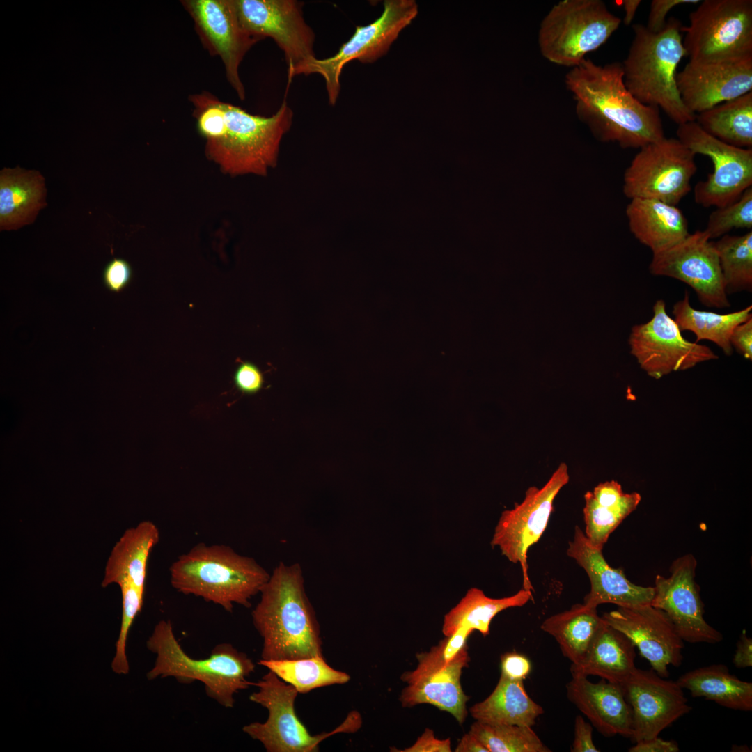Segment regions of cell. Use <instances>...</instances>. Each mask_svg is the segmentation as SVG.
Listing matches in <instances>:
<instances>
[{"label":"cell","mask_w":752,"mask_h":752,"mask_svg":"<svg viewBox=\"0 0 752 752\" xmlns=\"http://www.w3.org/2000/svg\"><path fill=\"white\" fill-rule=\"evenodd\" d=\"M635 743L629 748V752H677L680 749L675 742L664 740L658 736Z\"/></svg>","instance_id":"7dc6e473"},{"label":"cell","mask_w":752,"mask_h":752,"mask_svg":"<svg viewBox=\"0 0 752 752\" xmlns=\"http://www.w3.org/2000/svg\"><path fill=\"white\" fill-rule=\"evenodd\" d=\"M640 0H624L622 1V4L625 10V16L623 18V22L626 26H629L634 19L636 12L641 4Z\"/></svg>","instance_id":"f907efd6"},{"label":"cell","mask_w":752,"mask_h":752,"mask_svg":"<svg viewBox=\"0 0 752 752\" xmlns=\"http://www.w3.org/2000/svg\"><path fill=\"white\" fill-rule=\"evenodd\" d=\"M476 721L492 723L532 727L543 708L528 695L523 680L501 675L491 694L470 707Z\"/></svg>","instance_id":"f546056e"},{"label":"cell","mask_w":752,"mask_h":752,"mask_svg":"<svg viewBox=\"0 0 752 752\" xmlns=\"http://www.w3.org/2000/svg\"><path fill=\"white\" fill-rule=\"evenodd\" d=\"M650 272L677 279L689 285L707 307L730 306L726 293L714 242L704 230L689 234L675 245L652 254Z\"/></svg>","instance_id":"2e32d148"},{"label":"cell","mask_w":752,"mask_h":752,"mask_svg":"<svg viewBox=\"0 0 752 752\" xmlns=\"http://www.w3.org/2000/svg\"><path fill=\"white\" fill-rule=\"evenodd\" d=\"M733 662L739 668L752 666V639L746 636L745 632H742L737 643Z\"/></svg>","instance_id":"c3c4849f"},{"label":"cell","mask_w":752,"mask_h":752,"mask_svg":"<svg viewBox=\"0 0 752 752\" xmlns=\"http://www.w3.org/2000/svg\"><path fill=\"white\" fill-rule=\"evenodd\" d=\"M625 212L631 233L652 254L675 245L689 234L688 221L677 205L635 198L630 199Z\"/></svg>","instance_id":"d4e9b609"},{"label":"cell","mask_w":752,"mask_h":752,"mask_svg":"<svg viewBox=\"0 0 752 752\" xmlns=\"http://www.w3.org/2000/svg\"><path fill=\"white\" fill-rule=\"evenodd\" d=\"M714 243L726 293L752 290V230L725 235Z\"/></svg>","instance_id":"8d00e7d4"},{"label":"cell","mask_w":752,"mask_h":752,"mask_svg":"<svg viewBox=\"0 0 752 752\" xmlns=\"http://www.w3.org/2000/svg\"><path fill=\"white\" fill-rule=\"evenodd\" d=\"M696 122L723 142L752 148V91L697 113Z\"/></svg>","instance_id":"e575fe53"},{"label":"cell","mask_w":752,"mask_h":752,"mask_svg":"<svg viewBox=\"0 0 752 752\" xmlns=\"http://www.w3.org/2000/svg\"><path fill=\"white\" fill-rule=\"evenodd\" d=\"M565 83L577 117L597 140L640 149L665 136L659 109L630 93L621 63L600 65L585 58L566 74Z\"/></svg>","instance_id":"6da1fadb"},{"label":"cell","mask_w":752,"mask_h":752,"mask_svg":"<svg viewBox=\"0 0 752 752\" xmlns=\"http://www.w3.org/2000/svg\"><path fill=\"white\" fill-rule=\"evenodd\" d=\"M695 155L677 138L664 136L643 146L625 171L624 194L677 205L691 190Z\"/></svg>","instance_id":"30bf717a"},{"label":"cell","mask_w":752,"mask_h":752,"mask_svg":"<svg viewBox=\"0 0 752 752\" xmlns=\"http://www.w3.org/2000/svg\"><path fill=\"white\" fill-rule=\"evenodd\" d=\"M751 310V305L727 314L697 310L691 306L686 291L684 298L674 304L672 313L681 331H690L696 335V343L702 340L712 341L730 356L733 352L730 343L732 331L736 326L752 318Z\"/></svg>","instance_id":"836d02e7"},{"label":"cell","mask_w":752,"mask_h":752,"mask_svg":"<svg viewBox=\"0 0 752 752\" xmlns=\"http://www.w3.org/2000/svg\"><path fill=\"white\" fill-rule=\"evenodd\" d=\"M567 696L604 736L632 735V712L621 685L603 680L593 683L584 676H572Z\"/></svg>","instance_id":"cb8c5ba5"},{"label":"cell","mask_w":752,"mask_h":752,"mask_svg":"<svg viewBox=\"0 0 752 752\" xmlns=\"http://www.w3.org/2000/svg\"><path fill=\"white\" fill-rule=\"evenodd\" d=\"M233 382L237 389L244 394L257 393L263 387L264 377L259 368L252 362L244 361L236 368Z\"/></svg>","instance_id":"60d3db41"},{"label":"cell","mask_w":752,"mask_h":752,"mask_svg":"<svg viewBox=\"0 0 752 752\" xmlns=\"http://www.w3.org/2000/svg\"><path fill=\"white\" fill-rule=\"evenodd\" d=\"M159 537L157 526L148 520L127 529L108 558L102 586L126 584L144 592L149 555Z\"/></svg>","instance_id":"484cf974"},{"label":"cell","mask_w":752,"mask_h":752,"mask_svg":"<svg viewBox=\"0 0 752 752\" xmlns=\"http://www.w3.org/2000/svg\"><path fill=\"white\" fill-rule=\"evenodd\" d=\"M533 600V591L521 589L515 594L502 598L487 597L482 590L470 588L458 604L444 616L442 632L445 636L458 628L478 631L483 636L489 634L492 619L501 611L525 605Z\"/></svg>","instance_id":"1f68e13d"},{"label":"cell","mask_w":752,"mask_h":752,"mask_svg":"<svg viewBox=\"0 0 752 752\" xmlns=\"http://www.w3.org/2000/svg\"><path fill=\"white\" fill-rule=\"evenodd\" d=\"M730 343L745 359H752V318L734 328Z\"/></svg>","instance_id":"bcb514c9"},{"label":"cell","mask_w":752,"mask_h":752,"mask_svg":"<svg viewBox=\"0 0 752 752\" xmlns=\"http://www.w3.org/2000/svg\"><path fill=\"white\" fill-rule=\"evenodd\" d=\"M682 26L673 17L655 33L642 24H632L634 38L622 63L630 93L643 104L661 109L677 125L696 120V114L681 100L676 82L677 66L686 56Z\"/></svg>","instance_id":"277c9868"},{"label":"cell","mask_w":752,"mask_h":752,"mask_svg":"<svg viewBox=\"0 0 752 752\" xmlns=\"http://www.w3.org/2000/svg\"><path fill=\"white\" fill-rule=\"evenodd\" d=\"M602 620L624 634L638 648L652 669L662 677L668 676V666L681 665L683 640L661 609L651 604L618 606L606 612Z\"/></svg>","instance_id":"44dd1931"},{"label":"cell","mask_w":752,"mask_h":752,"mask_svg":"<svg viewBox=\"0 0 752 752\" xmlns=\"http://www.w3.org/2000/svg\"><path fill=\"white\" fill-rule=\"evenodd\" d=\"M293 111L285 100L271 116L248 113L217 98L203 118L199 134L205 155L233 176H265L277 165L280 144L290 130Z\"/></svg>","instance_id":"7a4b0ae2"},{"label":"cell","mask_w":752,"mask_h":752,"mask_svg":"<svg viewBox=\"0 0 752 752\" xmlns=\"http://www.w3.org/2000/svg\"><path fill=\"white\" fill-rule=\"evenodd\" d=\"M181 3L192 18L204 48L221 58L227 81L244 100L246 92L240 65L250 49L263 39L242 26L233 0H183Z\"/></svg>","instance_id":"e0dca14e"},{"label":"cell","mask_w":752,"mask_h":752,"mask_svg":"<svg viewBox=\"0 0 752 752\" xmlns=\"http://www.w3.org/2000/svg\"><path fill=\"white\" fill-rule=\"evenodd\" d=\"M242 26L251 35L271 38L283 51L291 80L315 59V33L297 0H233Z\"/></svg>","instance_id":"5bb4252c"},{"label":"cell","mask_w":752,"mask_h":752,"mask_svg":"<svg viewBox=\"0 0 752 752\" xmlns=\"http://www.w3.org/2000/svg\"><path fill=\"white\" fill-rule=\"evenodd\" d=\"M255 686L258 690L249 700L266 708L268 717L265 722L244 726L242 730L260 742L267 752L318 751L320 743L326 738L338 733H354L361 726V714L352 711L334 730L313 735L296 714L295 702L299 693L294 687L270 671Z\"/></svg>","instance_id":"ba28073f"},{"label":"cell","mask_w":752,"mask_h":752,"mask_svg":"<svg viewBox=\"0 0 752 752\" xmlns=\"http://www.w3.org/2000/svg\"><path fill=\"white\" fill-rule=\"evenodd\" d=\"M418 6L414 0H386L381 15L366 26H357L350 39L332 56L308 63L299 75H320L325 83L329 104L334 106L340 91V75L349 62L371 63L385 55L400 32L414 19Z\"/></svg>","instance_id":"8fae6325"},{"label":"cell","mask_w":752,"mask_h":752,"mask_svg":"<svg viewBox=\"0 0 752 752\" xmlns=\"http://www.w3.org/2000/svg\"><path fill=\"white\" fill-rule=\"evenodd\" d=\"M681 332L668 315L664 301L658 299L650 320L632 328L631 354L640 367L657 379L718 358L709 347L686 340Z\"/></svg>","instance_id":"9a60e30c"},{"label":"cell","mask_w":752,"mask_h":752,"mask_svg":"<svg viewBox=\"0 0 752 752\" xmlns=\"http://www.w3.org/2000/svg\"><path fill=\"white\" fill-rule=\"evenodd\" d=\"M132 269L125 259L114 258L104 267L102 281L104 286L111 292L118 293L130 283Z\"/></svg>","instance_id":"ab89813d"},{"label":"cell","mask_w":752,"mask_h":752,"mask_svg":"<svg viewBox=\"0 0 752 752\" xmlns=\"http://www.w3.org/2000/svg\"><path fill=\"white\" fill-rule=\"evenodd\" d=\"M676 82L684 104L696 115L752 91V56L730 62L689 61L677 73Z\"/></svg>","instance_id":"7402d4cb"},{"label":"cell","mask_w":752,"mask_h":752,"mask_svg":"<svg viewBox=\"0 0 752 752\" xmlns=\"http://www.w3.org/2000/svg\"><path fill=\"white\" fill-rule=\"evenodd\" d=\"M677 139L695 155L707 156L713 171L694 187L695 202L703 207H720L737 201L752 185V148L723 142L704 131L695 121L679 125Z\"/></svg>","instance_id":"7c38bea8"},{"label":"cell","mask_w":752,"mask_h":752,"mask_svg":"<svg viewBox=\"0 0 752 752\" xmlns=\"http://www.w3.org/2000/svg\"><path fill=\"white\" fill-rule=\"evenodd\" d=\"M621 19L601 0H563L541 22L538 45L551 63L574 67L604 44Z\"/></svg>","instance_id":"52a82bcc"},{"label":"cell","mask_w":752,"mask_h":752,"mask_svg":"<svg viewBox=\"0 0 752 752\" xmlns=\"http://www.w3.org/2000/svg\"><path fill=\"white\" fill-rule=\"evenodd\" d=\"M567 554L587 573L590 590L583 603L597 608L602 604L635 607L650 604L653 586L644 587L632 583L622 570L611 567L606 561L602 550L593 547L583 531L576 526L573 538L568 543Z\"/></svg>","instance_id":"603a6c76"},{"label":"cell","mask_w":752,"mask_h":752,"mask_svg":"<svg viewBox=\"0 0 752 752\" xmlns=\"http://www.w3.org/2000/svg\"><path fill=\"white\" fill-rule=\"evenodd\" d=\"M258 664L294 687L299 694H307L319 687L345 684L350 680L347 673L331 667L324 657L290 660L260 659Z\"/></svg>","instance_id":"d590c367"},{"label":"cell","mask_w":752,"mask_h":752,"mask_svg":"<svg viewBox=\"0 0 752 752\" xmlns=\"http://www.w3.org/2000/svg\"><path fill=\"white\" fill-rule=\"evenodd\" d=\"M400 752H451V739H440L434 736L432 730L425 728L413 745L403 750L395 749Z\"/></svg>","instance_id":"ee69618b"},{"label":"cell","mask_w":752,"mask_h":752,"mask_svg":"<svg viewBox=\"0 0 752 752\" xmlns=\"http://www.w3.org/2000/svg\"><path fill=\"white\" fill-rule=\"evenodd\" d=\"M572 752H598L593 740V727L586 722L582 716L575 718L574 739L572 744Z\"/></svg>","instance_id":"f6af8a7d"},{"label":"cell","mask_w":752,"mask_h":752,"mask_svg":"<svg viewBox=\"0 0 752 752\" xmlns=\"http://www.w3.org/2000/svg\"><path fill=\"white\" fill-rule=\"evenodd\" d=\"M416 656V668L405 672L400 677L407 684L399 698L402 706L430 704L448 712L462 724L469 697L462 689L460 677L470 660L468 649L451 660L444 658L437 645Z\"/></svg>","instance_id":"ac0fdd59"},{"label":"cell","mask_w":752,"mask_h":752,"mask_svg":"<svg viewBox=\"0 0 752 752\" xmlns=\"http://www.w3.org/2000/svg\"><path fill=\"white\" fill-rule=\"evenodd\" d=\"M260 594L251 616L263 639L261 659L324 657L320 626L300 564L279 563Z\"/></svg>","instance_id":"3957f363"},{"label":"cell","mask_w":752,"mask_h":752,"mask_svg":"<svg viewBox=\"0 0 752 752\" xmlns=\"http://www.w3.org/2000/svg\"><path fill=\"white\" fill-rule=\"evenodd\" d=\"M602 622L597 608L576 604L547 618L540 628L556 639L563 655L576 665L583 660Z\"/></svg>","instance_id":"d6a6232c"},{"label":"cell","mask_w":752,"mask_h":752,"mask_svg":"<svg viewBox=\"0 0 752 752\" xmlns=\"http://www.w3.org/2000/svg\"><path fill=\"white\" fill-rule=\"evenodd\" d=\"M173 588L199 597L231 612L235 604L249 608L270 574L254 558L226 545L201 542L180 555L170 567Z\"/></svg>","instance_id":"5b68a950"},{"label":"cell","mask_w":752,"mask_h":752,"mask_svg":"<svg viewBox=\"0 0 752 752\" xmlns=\"http://www.w3.org/2000/svg\"><path fill=\"white\" fill-rule=\"evenodd\" d=\"M752 228V187L746 189L735 202L716 207L709 215L705 230L710 238L727 235L735 228Z\"/></svg>","instance_id":"f35d334b"},{"label":"cell","mask_w":752,"mask_h":752,"mask_svg":"<svg viewBox=\"0 0 752 752\" xmlns=\"http://www.w3.org/2000/svg\"><path fill=\"white\" fill-rule=\"evenodd\" d=\"M531 664L524 655L507 652L501 657V675L515 680H524L530 673Z\"/></svg>","instance_id":"7bdbcfd3"},{"label":"cell","mask_w":752,"mask_h":752,"mask_svg":"<svg viewBox=\"0 0 752 752\" xmlns=\"http://www.w3.org/2000/svg\"><path fill=\"white\" fill-rule=\"evenodd\" d=\"M455 752H489L487 748L471 732L466 733L460 740Z\"/></svg>","instance_id":"681fc988"},{"label":"cell","mask_w":752,"mask_h":752,"mask_svg":"<svg viewBox=\"0 0 752 752\" xmlns=\"http://www.w3.org/2000/svg\"><path fill=\"white\" fill-rule=\"evenodd\" d=\"M148 650L156 654L152 668L147 677H173L180 683L198 681L206 694L226 708H232L235 695L255 683L248 680L255 664L244 652L230 643H219L205 659L187 655L178 641L170 620H160L147 641Z\"/></svg>","instance_id":"8992f818"},{"label":"cell","mask_w":752,"mask_h":752,"mask_svg":"<svg viewBox=\"0 0 752 752\" xmlns=\"http://www.w3.org/2000/svg\"><path fill=\"white\" fill-rule=\"evenodd\" d=\"M584 534L589 542L602 550L611 533L639 504L637 492L625 493L616 480L597 485L584 495Z\"/></svg>","instance_id":"83f0119b"},{"label":"cell","mask_w":752,"mask_h":752,"mask_svg":"<svg viewBox=\"0 0 752 752\" xmlns=\"http://www.w3.org/2000/svg\"><path fill=\"white\" fill-rule=\"evenodd\" d=\"M693 697H704L727 708L752 710V683L731 674L724 664L700 667L682 675L676 681Z\"/></svg>","instance_id":"4dcf8cb0"},{"label":"cell","mask_w":752,"mask_h":752,"mask_svg":"<svg viewBox=\"0 0 752 752\" xmlns=\"http://www.w3.org/2000/svg\"><path fill=\"white\" fill-rule=\"evenodd\" d=\"M43 177L36 171L3 169L0 173L1 229L33 222L46 203Z\"/></svg>","instance_id":"f1b7e54d"},{"label":"cell","mask_w":752,"mask_h":752,"mask_svg":"<svg viewBox=\"0 0 752 752\" xmlns=\"http://www.w3.org/2000/svg\"><path fill=\"white\" fill-rule=\"evenodd\" d=\"M569 480L567 466L562 462L542 487H528L520 503L504 510L495 527L491 545L499 547L510 562L520 565L524 589L533 590L528 573V550L545 532L554 499Z\"/></svg>","instance_id":"4fadbf2b"},{"label":"cell","mask_w":752,"mask_h":752,"mask_svg":"<svg viewBox=\"0 0 752 752\" xmlns=\"http://www.w3.org/2000/svg\"><path fill=\"white\" fill-rule=\"evenodd\" d=\"M489 752H549L531 727L475 721L470 730Z\"/></svg>","instance_id":"74e56055"},{"label":"cell","mask_w":752,"mask_h":752,"mask_svg":"<svg viewBox=\"0 0 752 752\" xmlns=\"http://www.w3.org/2000/svg\"><path fill=\"white\" fill-rule=\"evenodd\" d=\"M682 26L686 56L696 63L730 62L752 56V1L704 0Z\"/></svg>","instance_id":"9c48e42d"},{"label":"cell","mask_w":752,"mask_h":752,"mask_svg":"<svg viewBox=\"0 0 752 752\" xmlns=\"http://www.w3.org/2000/svg\"><path fill=\"white\" fill-rule=\"evenodd\" d=\"M635 648L628 637L603 620L583 660L572 664V675H596L622 685L636 668Z\"/></svg>","instance_id":"4316f807"},{"label":"cell","mask_w":752,"mask_h":752,"mask_svg":"<svg viewBox=\"0 0 752 752\" xmlns=\"http://www.w3.org/2000/svg\"><path fill=\"white\" fill-rule=\"evenodd\" d=\"M621 687L632 712L630 739L634 742L659 736L691 710L677 682L666 680L652 669L636 668Z\"/></svg>","instance_id":"ffe728a7"},{"label":"cell","mask_w":752,"mask_h":752,"mask_svg":"<svg viewBox=\"0 0 752 752\" xmlns=\"http://www.w3.org/2000/svg\"><path fill=\"white\" fill-rule=\"evenodd\" d=\"M696 566L691 554L674 560L668 577H656L650 604L666 613L683 641L718 643L723 639L721 633L703 617L704 604L695 581Z\"/></svg>","instance_id":"d6986e66"},{"label":"cell","mask_w":752,"mask_h":752,"mask_svg":"<svg viewBox=\"0 0 752 752\" xmlns=\"http://www.w3.org/2000/svg\"><path fill=\"white\" fill-rule=\"evenodd\" d=\"M700 0H652L645 27L652 33L661 31L666 23V17L674 7L680 4L699 3Z\"/></svg>","instance_id":"b9f144b4"}]
</instances>
